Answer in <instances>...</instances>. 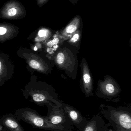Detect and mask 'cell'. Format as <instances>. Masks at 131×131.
Segmentation results:
<instances>
[{
	"mask_svg": "<svg viewBox=\"0 0 131 131\" xmlns=\"http://www.w3.org/2000/svg\"><path fill=\"white\" fill-rule=\"evenodd\" d=\"M47 114L45 116L49 122L55 125L74 130V127L64 109L55 105H48Z\"/></svg>",
	"mask_w": 131,
	"mask_h": 131,
	"instance_id": "obj_3",
	"label": "cell"
},
{
	"mask_svg": "<svg viewBox=\"0 0 131 131\" xmlns=\"http://www.w3.org/2000/svg\"><path fill=\"white\" fill-rule=\"evenodd\" d=\"M65 60V56L62 53H59L57 55L56 61L58 64H62L64 63Z\"/></svg>",
	"mask_w": 131,
	"mask_h": 131,
	"instance_id": "obj_10",
	"label": "cell"
},
{
	"mask_svg": "<svg viewBox=\"0 0 131 131\" xmlns=\"http://www.w3.org/2000/svg\"><path fill=\"white\" fill-rule=\"evenodd\" d=\"M58 42V39L57 38H55L52 41H50L48 43V45L49 46H52L53 45H54L56 44Z\"/></svg>",
	"mask_w": 131,
	"mask_h": 131,
	"instance_id": "obj_18",
	"label": "cell"
},
{
	"mask_svg": "<svg viewBox=\"0 0 131 131\" xmlns=\"http://www.w3.org/2000/svg\"><path fill=\"white\" fill-rule=\"evenodd\" d=\"M7 131L6 129L4 127L0 125V131Z\"/></svg>",
	"mask_w": 131,
	"mask_h": 131,
	"instance_id": "obj_21",
	"label": "cell"
},
{
	"mask_svg": "<svg viewBox=\"0 0 131 131\" xmlns=\"http://www.w3.org/2000/svg\"><path fill=\"white\" fill-rule=\"evenodd\" d=\"M109 127H110V124L109 123L105 124L104 126L102 128L100 131H114V128L111 129L109 128Z\"/></svg>",
	"mask_w": 131,
	"mask_h": 131,
	"instance_id": "obj_16",
	"label": "cell"
},
{
	"mask_svg": "<svg viewBox=\"0 0 131 131\" xmlns=\"http://www.w3.org/2000/svg\"><path fill=\"white\" fill-rule=\"evenodd\" d=\"M114 128V131H128L120 127H117V126H112Z\"/></svg>",
	"mask_w": 131,
	"mask_h": 131,
	"instance_id": "obj_19",
	"label": "cell"
},
{
	"mask_svg": "<svg viewBox=\"0 0 131 131\" xmlns=\"http://www.w3.org/2000/svg\"><path fill=\"white\" fill-rule=\"evenodd\" d=\"M80 36V30H78L74 34V35L71 39V41L73 43L76 42L79 39Z\"/></svg>",
	"mask_w": 131,
	"mask_h": 131,
	"instance_id": "obj_11",
	"label": "cell"
},
{
	"mask_svg": "<svg viewBox=\"0 0 131 131\" xmlns=\"http://www.w3.org/2000/svg\"><path fill=\"white\" fill-rule=\"evenodd\" d=\"M14 115L19 121H23L35 128L52 131H76L53 124L47 120L45 116L41 115L35 110L31 108L18 109Z\"/></svg>",
	"mask_w": 131,
	"mask_h": 131,
	"instance_id": "obj_1",
	"label": "cell"
},
{
	"mask_svg": "<svg viewBox=\"0 0 131 131\" xmlns=\"http://www.w3.org/2000/svg\"><path fill=\"white\" fill-rule=\"evenodd\" d=\"M1 62H0V71H1Z\"/></svg>",
	"mask_w": 131,
	"mask_h": 131,
	"instance_id": "obj_22",
	"label": "cell"
},
{
	"mask_svg": "<svg viewBox=\"0 0 131 131\" xmlns=\"http://www.w3.org/2000/svg\"><path fill=\"white\" fill-rule=\"evenodd\" d=\"M69 1L72 4L75 5V4H77L78 2V0H69Z\"/></svg>",
	"mask_w": 131,
	"mask_h": 131,
	"instance_id": "obj_20",
	"label": "cell"
},
{
	"mask_svg": "<svg viewBox=\"0 0 131 131\" xmlns=\"http://www.w3.org/2000/svg\"><path fill=\"white\" fill-rule=\"evenodd\" d=\"M105 88H106V91L109 94H112L114 92V87L111 84H107L106 85Z\"/></svg>",
	"mask_w": 131,
	"mask_h": 131,
	"instance_id": "obj_14",
	"label": "cell"
},
{
	"mask_svg": "<svg viewBox=\"0 0 131 131\" xmlns=\"http://www.w3.org/2000/svg\"><path fill=\"white\" fill-rule=\"evenodd\" d=\"M83 78L85 86L90 90L92 86L91 77L89 74L88 70L86 68L84 69Z\"/></svg>",
	"mask_w": 131,
	"mask_h": 131,
	"instance_id": "obj_9",
	"label": "cell"
},
{
	"mask_svg": "<svg viewBox=\"0 0 131 131\" xmlns=\"http://www.w3.org/2000/svg\"><path fill=\"white\" fill-rule=\"evenodd\" d=\"M101 113L112 126L120 127L131 131V112L126 108H116L108 107L101 108Z\"/></svg>",
	"mask_w": 131,
	"mask_h": 131,
	"instance_id": "obj_2",
	"label": "cell"
},
{
	"mask_svg": "<svg viewBox=\"0 0 131 131\" xmlns=\"http://www.w3.org/2000/svg\"><path fill=\"white\" fill-rule=\"evenodd\" d=\"M67 114L74 127L80 130L85 125L87 119L84 117L77 109L67 105H63L61 107Z\"/></svg>",
	"mask_w": 131,
	"mask_h": 131,
	"instance_id": "obj_5",
	"label": "cell"
},
{
	"mask_svg": "<svg viewBox=\"0 0 131 131\" xmlns=\"http://www.w3.org/2000/svg\"><path fill=\"white\" fill-rule=\"evenodd\" d=\"M25 14L24 6L16 1L7 2L0 10V17L4 19H18L24 17Z\"/></svg>",
	"mask_w": 131,
	"mask_h": 131,
	"instance_id": "obj_4",
	"label": "cell"
},
{
	"mask_svg": "<svg viewBox=\"0 0 131 131\" xmlns=\"http://www.w3.org/2000/svg\"><path fill=\"white\" fill-rule=\"evenodd\" d=\"M48 0H37V4L40 7L44 5L47 3Z\"/></svg>",
	"mask_w": 131,
	"mask_h": 131,
	"instance_id": "obj_17",
	"label": "cell"
},
{
	"mask_svg": "<svg viewBox=\"0 0 131 131\" xmlns=\"http://www.w3.org/2000/svg\"><path fill=\"white\" fill-rule=\"evenodd\" d=\"M48 33H49V31L48 30L43 28V29H41L38 31V36L40 37H44L47 36Z\"/></svg>",
	"mask_w": 131,
	"mask_h": 131,
	"instance_id": "obj_13",
	"label": "cell"
},
{
	"mask_svg": "<svg viewBox=\"0 0 131 131\" xmlns=\"http://www.w3.org/2000/svg\"><path fill=\"white\" fill-rule=\"evenodd\" d=\"M29 64L32 68L35 69H38L40 68V66H41L38 62L34 60L31 61L29 63Z\"/></svg>",
	"mask_w": 131,
	"mask_h": 131,
	"instance_id": "obj_12",
	"label": "cell"
},
{
	"mask_svg": "<svg viewBox=\"0 0 131 131\" xmlns=\"http://www.w3.org/2000/svg\"></svg>",
	"mask_w": 131,
	"mask_h": 131,
	"instance_id": "obj_23",
	"label": "cell"
},
{
	"mask_svg": "<svg viewBox=\"0 0 131 131\" xmlns=\"http://www.w3.org/2000/svg\"><path fill=\"white\" fill-rule=\"evenodd\" d=\"M82 24L81 16L80 15H76L62 30V34L65 36L72 35L80 28Z\"/></svg>",
	"mask_w": 131,
	"mask_h": 131,
	"instance_id": "obj_8",
	"label": "cell"
},
{
	"mask_svg": "<svg viewBox=\"0 0 131 131\" xmlns=\"http://www.w3.org/2000/svg\"><path fill=\"white\" fill-rule=\"evenodd\" d=\"M104 121L100 115H94L88 120L84 127L79 131H100L105 124Z\"/></svg>",
	"mask_w": 131,
	"mask_h": 131,
	"instance_id": "obj_7",
	"label": "cell"
},
{
	"mask_svg": "<svg viewBox=\"0 0 131 131\" xmlns=\"http://www.w3.org/2000/svg\"><path fill=\"white\" fill-rule=\"evenodd\" d=\"M4 25H0V35H4L7 32L8 30L11 27H8L4 26Z\"/></svg>",
	"mask_w": 131,
	"mask_h": 131,
	"instance_id": "obj_15",
	"label": "cell"
},
{
	"mask_svg": "<svg viewBox=\"0 0 131 131\" xmlns=\"http://www.w3.org/2000/svg\"><path fill=\"white\" fill-rule=\"evenodd\" d=\"M14 114H9L0 117V125L7 131H25Z\"/></svg>",
	"mask_w": 131,
	"mask_h": 131,
	"instance_id": "obj_6",
	"label": "cell"
}]
</instances>
